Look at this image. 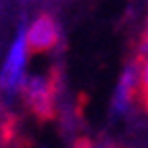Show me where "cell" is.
Masks as SVG:
<instances>
[{
    "label": "cell",
    "instance_id": "5b68a950",
    "mask_svg": "<svg viewBox=\"0 0 148 148\" xmlns=\"http://www.w3.org/2000/svg\"><path fill=\"white\" fill-rule=\"evenodd\" d=\"M138 77H140V102L148 108V50L138 54Z\"/></svg>",
    "mask_w": 148,
    "mask_h": 148
},
{
    "label": "cell",
    "instance_id": "6da1fadb",
    "mask_svg": "<svg viewBox=\"0 0 148 148\" xmlns=\"http://www.w3.org/2000/svg\"><path fill=\"white\" fill-rule=\"evenodd\" d=\"M29 56H32V50L27 46L23 27L17 32V36L13 38L11 46L6 50L4 63L0 67V94L6 98H13L17 94H21V88L27 73V65H29Z\"/></svg>",
    "mask_w": 148,
    "mask_h": 148
},
{
    "label": "cell",
    "instance_id": "277c9868",
    "mask_svg": "<svg viewBox=\"0 0 148 148\" xmlns=\"http://www.w3.org/2000/svg\"><path fill=\"white\" fill-rule=\"evenodd\" d=\"M136 102H140V77H138V63L134 61L123 69L117 79V88L113 94V111L117 115H127Z\"/></svg>",
    "mask_w": 148,
    "mask_h": 148
},
{
    "label": "cell",
    "instance_id": "7a4b0ae2",
    "mask_svg": "<svg viewBox=\"0 0 148 148\" xmlns=\"http://www.w3.org/2000/svg\"><path fill=\"white\" fill-rule=\"evenodd\" d=\"M19 96L25 100L29 111L38 117H50L56 104V86L46 73H29Z\"/></svg>",
    "mask_w": 148,
    "mask_h": 148
},
{
    "label": "cell",
    "instance_id": "3957f363",
    "mask_svg": "<svg viewBox=\"0 0 148 148\" xmlns=\"http://www.w3.org/2000/svg\"><path fill=\"white\" fill-rule=\"evenodd\" d=\"M23 34L32 54L50 52L61 44V27L52 15H38L27 25H23Z\"/></svg>",
    "mask_w": 148,
    "mask_h": 148
}]
</instances>
